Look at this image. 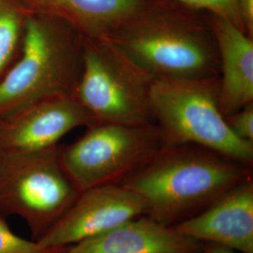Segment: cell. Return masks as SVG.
I'll return each instance as SVG.
<instances>
[{"instance_id": "3957f363", "label": "cell", "mask_w": 253, "mask_h": 253, "mask_svg": "<svg viewBox=\"0 0 253 253\" xmlns=\"http://www.w3.org/2000/svg\"><path fill=\"white\" fill-rule=\"evenodd\" d=\"M84 38L59 19L29 14L18 58L0 81V119L40 100L73 97Z\"/></svg>"}, {"instance_id": "30bf717a", "label": "cell", "mask_w": 253, "mask_h": 253, "mask_svg": "<svg viewBox=\"0 0 253 253\" xmlns=\"http://www.w3.org/2000/svg\"><path fill=\"white\" fill-rule=\"evenodd\" d=\"M173 228L200 242L253 253V176L223 193L197 216Z\"/></svg>"}, {"instance_id": "52a82bcc", "label": "cell", "mask_w": 253, "mask_h": 253, "mask_svg": "<svg viewBox=\"0 0 253 253\" xmlns=\"http://www.w3.org/2000/svg\"><path fill=\"white\" fill-rule=\"evenodd\" d=\"M163 145L155 123L140 126L94 123L72 144L58 145V154L66 174L81 192L123 184Z\"/></svg>"}, {"instance_id": "5bb4252c", "label": "cell", "mask_w": 253, "mask_h": 253, "mask_svg": "<svg viewBox=\"0 0 253 253\" xmlns=\"http://www.w3.org/2000/svg\"><path fill=\"white\" fill-rule=\"evenodd\" d=\"M29 14L15 0H0V81L18 58Z\"/></svg>"}, {"instance_id": "8992f818", "label": "cell", "mask_w": 253, "mask_h": 253, "mask_svg": "<svg viewBox=\"0 0 253 253\" xmlns=\"http://www.w3.org/2000/svg\"><path fill=\"white\" fill-rule=\"evenodd\" d=\"M58 145L27 152H2L0 217L15 216L39 240L71 208L80 191L59 161Z\"/></svg>"}, {"instance_id": "ba28073f", "label": "cell", "mask_w": 253, "mask_h": 253, "mask_svg": "<svg viewBox=\"0 0 253 253\" xmlns=\"http://www.w3.org/2000/svg\"><path fill=\"white\" fill-rule=\"evenodd\" d=\"M145 213L144 199L123 185L91 188L81 191L71 208L37 242L45 247H70Z\"/></svg>"}, {"instance_id": "9c48e42d", "label": "cell", "mask_w": 253, "mask_h": 253, "mask_svg": "<svg viewBox=\"0 0 253 253\" xmlns=\"http://www.w3.org/2000/svg\"><path fill=\"white\" fill-rule=\"evenodd\" d=\"M94 123L90 114L73 96L40 100L0 119V149L42 150L59 145L74 128Z\"/></svg>"}, {"instance_id": "d6986e66", "label": "cell", "mask_w": 253, "mask_h": 253, "mask_svg": "<svg viewBox=\"0 0 253 253\" xmlns=\"http://www.w3.org/2000/svg\"><path fill=\"white\" fill-rule=\"evenodd\" d=\"M202 253H235L232 249L221 245L202 242Z\"/></svg>"}, {"instance_id": "8fae6325", "label": "cell", "mask_w": 253, "mask_h": 253, "mask_svg": "<svg viewBox=\"0 0 253 253\" xmlns=\"http://www.w3.org/2000/svg\"><path fill=\"white\" fill-rule=\"evenodd\" d=\"M66 253H202V242L143 215L72 245Z\"/></svg>"}, {"instance_id": "e0dca14e", "label": "cell", "mask_w": 253, "mask_h": 253, "mask_svg": "<svg viewBox=\"0 0 253 253\" xmlns=\"http://www.w3.org/2000/svg\"><path fill=\"white\" fill-rule=\"evenodd\" d=\"M225 120L238 138L253 143V102L227 116Z\"/></svg>"}, {"instance_id": "ac0fdd59", "label": "cell", "mask_w": 253, "mask_h": 253, "mask_svg": "<svg viewBox=\"0 0 253 253\" xmlns=\"http://www.w3.org/2000/svg\"><path fill=\"white\" fill-rule=\"evenodd\" d=\"M235 3L246 34L253 38V0H235Z\"/></svg>"}, {"instance_id": "277c9868", "label": "cell", "mask_w": 253, "mask_h": 253, "mask_svg": "<svg viewBox=\"0 0 253 253\" xmlns=\"http://www.w3.org/2000/svg\"><path fill=\"white\" fill-rule=\"evenodd\" d=\"M218 91V77L155 79L150 106L163 145H200L253 167V143L238 138L228 126Z\"/></svg>"}, {"instance_id": "ffe728a7", "label": "cell", "mask_w": 253, "mask_h": 253, "mask_svg": "<svg viewBox=\"0 0 253 253\" xmlns=\"http://www.w3.org/2000/svg\"><path fill=\"white\" fill-rule=\"evenodd\" d=\"M2 152H3V151H2L1 149H0V160H1V156H2Z\"/></svg>"}, {"instance_id": "9a60e30c", "label": "cell", "mask_w": 253, "mask_h": 253, "mask_svg": "<svg viewBox=\"0 0 253 253\" xmlns=\"http://www.w3.org/2000/svg\"><path fill=\"white\" fill-rule=\"evenodd\" d=\"M68 247H45L13 233L7 218L0 217V253H66Z\"/></svg>"}, {"instance_id": "4fadbf2b", "label": "cell", "mask_w": 253, "mask_h": 253, "mask_svg": "<svg viewBox=\"0 0 253 253\" xmlns=\"http://www.w3.org/2000/svg\"><path fill=\"white\" fill-rule=\"evenodd\" d=\"M30 14L59 19L90 39H105L147 0H15Z\"/></svg>"}, {"instance_id": "2e32d148", "label": "cell", "mask_w": 253, "mask_h": 253, "mask_svg": "<svg viewBox=\"0 0 253 253\" xmlns=\"http://www.w3.org/2000/svg\"><path fill=\"white\" fill-rule=\"evenodd\" d=\"M191 9L208 12L211 15L226 19L244 31L239 18L235 0H171ZM245 32V31H244ZM246 33V32H245Z\"/></svg>"}, {"instance_id": "6da1fadb", "label": "cell", "mask_w": 253, "mask_h": 253, "mask_svg": "<svg viewBox=\"0 0 253 253\" xmlns=\"http://www.w3.org/2000/svg\"><path fill=\"white\" fill-rule=\"evenodd\" d=\"M105 39L154 79L219 77L211 14L171 0H147Z\"/></svg>"}, {"instance_id": "5b68a950", "label": "cell", "mask_w": 253, "mask_h": 253, "mask_svg": "<svg viewBox=\"0 0 253 253\" xmlns=\"http://www.w3.org/2000/svg\"><path fill=\"white\" fill-rule=\"evenodd\" d=\"M154 80L108 40L85 37L83 71L73 97L95 123L146 125L154 123Z\"/></svg>"}, {"instance_id": "7c38bea8", "label": "cell", "mask_w": 253, "mask_h": 253, "mask_svg": "<svg viewBox=\"0 0 253 253\" xmlns=\"http://www.w3.org/2000/svg\"><path fill=\"white\" fill-rule=\"evenodd\" d=\"M219 55L218 104L224 117L253 102V38L211 15Z\"/></svg>"}, {"instance_id": "7a4b0ae2", "label": "cell", "mask_w": 253, "mask_h": 253, "mask_svg": "<svg viewBox=\"0 0 253 253\" xmlns=\"http://www.w3.org/2000/svg\"><path fill=\"white\" fill-rule=\"evenodd\" d=\"M253 176V167L200 145H163L123 184L145 202V215L174 227L197 216Z\"/></svg>"}]
</instances>
